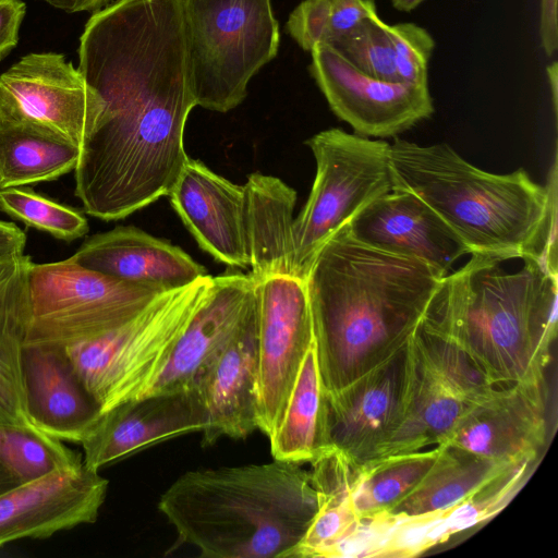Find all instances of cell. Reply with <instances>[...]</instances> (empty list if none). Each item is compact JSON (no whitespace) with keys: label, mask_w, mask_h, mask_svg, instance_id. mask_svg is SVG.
Listing matches in <instances>:
<instances>
[{"label":"cell","mask_w":558,"mask_h":558,"mask_svg":"<svg viewBox=\"0 0 558 558\" xmlns=\"http://www.w3.org/2000/svg\"><path fill=\"white\" fill-rule=\"evenodd\" d=\"M104 101L74 169L84 211L118 220L167 196L186 159L184 129L197 106L184 0H117L93 12L78 68Z\"/></svg>","instance_id":"6da1fadb"},{"label":"cell","mask_w":558,"mask_h":558,"mask_svg":"<svg viewBox=\"0 0 558 558\" xmlns=\"http://www.w3.org/2000/svg\"><path fill=\"white\" fill-rule=\"evenodd\" d=\"M442 277L425 263L361 243L347 223L337 230L305 279L324 391L404 345Z\"/></svg>","instance_id":"7a4b0ae2"},{"label":"cell","mask_w":558,"mask_h":558,"mask_svg":"<svg viewBox=\"0 0 558 558\" xmlns=\"http://www.w3.org/2000/svg\"><path fill=\"white\" fill-rule=\"evenodd\" d=\"M557 271L531 255L471 254L423 319L493 385L545 379L557 336Z\"/></svg>","instance_id":"3957f363"},{"label":"cell","mask_w":558,"mask_h":558,"mask_svg":"<svg viewBox=\"0 0 558 558\" xmlns=\"http://www.w3.org/2000/svg\"><path fill=\"white\" fill-rule=\"evenodd\" d=\"M392 190L417 195L470 254L531 255L557 270V162L547 185L524 169L496 174L476 168L446 143L390 144Z\"/></svg>","instance_id":"277c9868"},{"label":"cell","mask_w":558,"mask_h":558,"mask_svg":"<svg viewBox=\"0 0 558 558\" xmlns=\"http://www.w3.org/2000/svg\"><path fill=\"white\" fill-rule=\"evenodd\" d=\"M303 463L187 471L161 495L158 509L181 543L208 558H289L317 509Z\"/></svg>","instance_id":"5b68a950"},{"label":"cell","mask_w":558,"mask_h":558,"mask_svg":"<svg viewBox=\"0 0 558 558\" xmlns=\"http://www.w3.org/2000/svg\"><path fill=\"white\" fill-rule=\"evenodd\" d=\"M213 277L159 294L140 314L89 341L65 347L101 413L143 396L209 294Z\"/></svg>","instance_id":"8992f818"},{"label":"cell","mask_w":558,"mask_h":558,"mask_svg":"<svg viewBox=\"0 0 558 558\" xmlns=\"http://www.w3.org/2000/svg\"><path fill=\"white\" fill-rule=\"evenodd\" d=\"M184 15L196 104L228 112L277 57L280 32L271 0H184Z\"/></svg>","instance_id":"52a82bcc"},{"label":"cell","mask_w":558,"mask_h":558,"mask_svg":"<svg viewBox=\"0 0 558 558\" xmlns=\"http://www.w3.org/2000/svg\"><path fill=\"white\" fill-rule=\"evenodd\" d=\"M165 291L86 269L71 256L32 262L24 345L70 347L93 340L132 319Z\"/></svg>","instance_id":"ba28073f"},{"label":"cell","mask_w":558,"mask_h":558,"mask_svg":"<svg viewBox=\"0 0 558 558\" xmlns=\"http://www.w3.org/2000/svg\"><path fill=\"white\" fill-rule=\"evenodd\" d=\"M306 145L316 174L293 221V277L304 281L324 243L368 203L392 190L389 143L329 129Z\"/></svg>","instance_id":"9c48e42d"},{"label":"cell","mask_w":558,"mask_h":558,"mask_svg":"<svg viewBox=\"0 0 558 558\" xmlns=\"http://www.w3.org/2000/svg\"><path fill=\"white\" fill-rule=\"evenodd\" d=\"M414 379L407 414L377 458L439 445L490 384L447 337L423 318L410 337Z\"/></svg>","instance_id":"30bf717a"},{"label":"cell","mask_w":558,"mask_h":558,"mask_svg":"<svg viewBox=\"0 0 558 558\" xmlns=\"http://www.w3.org/2000/svg\"><path fill=\"white\" fill-rule=\"evenodd\" d=\"M414 379L410 343L331 392H323V449L359 466L378 457L409 409Z\"/></svg>","instance_id":"8fae6325"},{"label":"cell","mask_w":558,"mask_h":558,"mask_svg":"<svg viewBox=\"0 0 558 558\" xmlns=\"http://www.w3.org/2000/svg\"><path fill=\"white\" fill-rule=\"evenodd\" d=\"M104 101L78 69L57 52H31L0 75V125H27L80 150Z\"/></svg>","instance_id":"7c38bea8"},{"label":"cell","mask_w":558,"mask_h":558,"mask_svg":"<svg viewBox=\"0 0 558 558\" xmlns=\"http://www.w3.org/2000/svg\"><path fill=\"white\" fill-rule=\"evenodd\" d=\"M258 429L270 436L283 412L302 361L314 340L304 280H255Z\"/></svg>","instance_id":"4fadbf2b"},{"label":"cell","mask_w":558,"mask_h":558,"mask_svg":"<svg viewBox=\"0 0 558 558\" xmlns=\"http://www.w3.org/2000/svg\"><path fill=\"white\" fill-rule=\"evenodd\" d=\"M310 74L331 111L365 137H395L434 112L428 86L364 74L327 44L311 50Z\"/></svg>","instance_id":"5bb4252c"},{"label":"cell","mask_w":558,"mask_h":558,"mask_svg":"<svg viewBox=\"0 0 558 558\" xmlns=\"http://www.w3.org/2000/svg\"><path fill=\"white\" fill-rule=\"evenodd\" d=\"M545 379L496 385L439 444L510 464L536 462L547 442Z\"/></svg>","instance_id":"9a60e30c"},{"label":"cell","mask_w":558,"mask_h":558,"mask_svg":"<svg viewBox=\"0 0 558 558\" xmlns=\"http://www.w3.org/2000/svg\"><path fill=\"white\" fill-rule=\"evenodd\" d=\"M206 414L195 388L149 393L101 413L81 442L86 468H100L159 442L202 433Z\"/></svg>","instance_id":"2e32d148"},{"label":"cell","mask_w":558,"mask_h":558,"mask_svg":"<svg viewBox=\"0 0 558 558\" xmlns=\"http://www.w3.org/2000/svg\"><path fill=\"white\" fill-rule=\"evenodd\" d=\"M108 484L98 471L82 463L1 493L0 547L95 522Z\"/></svg>","instance_id":"e0dca14e"},{"label":"cell","mask_w":558,"mask_h":558,"mask_svg":"<svg viewBox=\"0 0 558 558\" xmlns=\"http://www.w3.org/2000/svg\"><path fill=\"white\" fill-rule=\"evenodd\" d=\"M351 235L363 244L425 263L440 275L468 247L417 195L391 190L363 207L348 223Z\"/></svg>","instance_id":"ac0fdd59"},{"label":"cell","mask_w":558,"mask_h":558,"mask_svg":"<svg viewBox=\"0 0 558 558\" xmlns=\"http://www.w3.org/2000/svg\"><path fill=\"white\" fill-rule=\"evenodd\" d=\"M254 290L251 272L213 277L209 294L144 395L193 388L238 333L253 305Z\"/></svg>","instance_id":"d6986e66"},{"label":"cell","mask_w":558,"mask_h":558,"mask_svg":"<svg viewBox=\"0 0 558 558\" xmlns=\"http://www.w3.org/2000/svg\"><path fill=\"white\" fill-rule=\"evenodd\" d=\"M167 196L202 250L228 266L248 268L243 185L189 157Z\"/></svg>","instance_id":"ffe728a7"},{"label":"cell","mask_w":558,"mask_h":558,"mask_svg":"<svg viewBox=\"0 0 558 558\" xmlns=\"http://www.w3.org/2000/svg\"><path fill=\"white\" fill-rule=\"evenodd\" d=\"M22 384L31 423L60 440L81 444L101 415L65 347L23 345Z\"/></svg>","instance_id":"44dd1931"},{"label":"cell","mask_w":558,"mask_h":558,"mask_svg":"<svg viewBox=\"0 0 558 558\" xmlns=\"http://www.w3.org/2000/svg\"><path fill=\"white\" fill-rule=\"evenodd\" d=\"M193 388L197 390L206 414L202 432L204 446L213 445L221 437L245 438L258 429L255 296L235 337Z\"/></svg>","instance_id":"7402d4cb"},{"label":"cell","mask_w":558,"mask_h":558,"mask_svg":"<svg viewBox=\"0 0 558 558\" xmlns=\"http://www.w3.org/2000/svg\"><path fill=\"white\" fill-rule=\"evenodd\" d=\"M80 266L135 284L172 290L208 275L181 247L134 226L96 233L71 256Z\"/></svg>","instance_id":"603a6c76"},{"label":"cell","mask_w":558,"mask_h":558,"mask_svg":"<svg viewBox=\"0 0 558 558\" xmlns=\"http://www.w3.org/2000/svg\"><path fill=\"white\" fill-rule=\"evenodd\" d=\"M244 186L248 268L255 280L293 277V211L296 192L279 178L251 173Z\"/></svg>","instance_id":"cb8c5ba5"},{"label":"cell","mask_w":558,"mask_h":558,"mask_svg":"<svg viewBox=\"0 0 558 558\" xmlns=\"http://www.w3.org/2000/svg\"><path fill=\"white\" fill-rule=\"evenodd\" d=\"M31 264L24 253L0 259V424H32L22 384Z\"/></svg>","instance_id":"d4e9b609"},{"label":"cell","mask_w":558,"mask_h":558,"mask_svg":"<svg viewBox=\"0 0 558 558\" xmlns=\"http://www.w3.org/2000/svg\"><path fill=\"white\" fill-rule=\"evenodd\" d=\"M437 446L439 453L428 472L410 494L389 509L391 512L414 515L446 508L523 464L492 460L453 446Z\"/></svg>","instance_id":"484cf974"},{"label":"cell","mask_w":558,"mask_h":558,"mask_svg":"<svg viewBox=\"0 0 558 558\" xmlns=\"http://www.w3.org/2000/svg\"><path fill=\"white\" fill-rule=\"evenodd\" d=\"M323 384L315 341L302 361L280 420L268 437L275 460L310 462L323 450Z\"/></svg>","instance_id":"4316f807"},{"label":"cell","mask_w":558,"mask_h":558,"mask_svg":"<svg viewBox=\"0 0 558 558\" xmlns=\"http://www.w3.org/2000/svg\"><path fill=\"white\" fill-rule=\"evenodd\" d=\"M81 150L27 125H0V189L57 180L75 169Z\"/></svg>","instance_id":"83f0119b"},{"label":"cell","mask_w":558,"mask_h":558,"mask_svg":"<svg viewBox=\"0 0 558 558\" xmlns=\"http://www.w3.org/2000/svg\"><path fill=\"white\" fill-rule=\"evenodd\" d=\"M438 453L439 447L435 446L383 456L359 465L351 484L357 517L391 509L416 487Z\"/></svg>","instance_id":"f1b7e54d"},{"label":"cell","mask_w":558,"mask_h":558,"mask_svg":"<svg viewBox=\"0 0 558 558\" xmlns=\"http://www.w3.org/2000/svg\"><path fill=\"white\" fill-rule=\"evenodd\" d=\"M0 460L21 484L83 463L81 454L33 424H0Z\"/></svg>","instance_id":"f546056e"},{"label":"cell","mask_w":558,"mask_h":558,"mask_svg":"<svg viewBox=\"0 0 558 558\" xmlns=\"http://www.w3.org/2000/svg\"><path fill=\"white\" fill-rule=\"evenodd\" d=\"M0 210L27 227L66 242L82 238L89 229L81 211L26 186L0 189Z\"/></svg>","instance_id":"4dcf8cb0"},{"label":"cell","mask_w":558,"mask_h":558,"mask_svg":"<svg viewBox=\"0 0 558 558\" xmlns=\"http://www.w3.org/2000/svg\"><path fill=\"white\" fill-rule=\"evenodd\" d=\"M385 24L376 10L330 46L364 74L381 81L400 82L393 46Z\"/></svg>","instance_id":"1f68e13d"},{"label":"cell","mask_w":558,"mask_h":558,"mask_svg":"<svg viewBox=\"0 0 558 558\" xmlns=\"http://www.w3.org/2000/svg\"><path fill=\"white\" fill-rule=\"evenodd\" d=\"M393 46L400 82L428 86V63L435 48L433 36L415 23L385 24Z\"/></svg>","instance_id":"d6a6232c"},{"label":"cell","mask_w":558,"mask_h":558,"mask_svg":"<svg viewBox=\"0 0 558 558\" xmlns=\"http://www.w3.org/2000/svg\"><path fill=\"white\" fill-rule=\"evenodd\" d=\"M286 29L304 50L328 44L330 29L329 0H303L289 14Z\"/></svg>","instance_id":"836d02e7"},{"label":"cell","mask_w":558,"mask_h":558,"mask_svg":"<svg viewBox=\"0 0 558 558\" xmlns=\"http://www.w3.org/2000/svg\"><path fill=\"white\" fill-rule=\"evenodd\" d=\"M330 29L327 45H332L376 11L375 0H329Z\"/></svg>","instance_id":"e575fe53"},{"label":"cell","mask_w":558,"mask_h":558,"mask_svg":"<svg viewBox=\"0 0 558 558\" xmlns=\"http://www.w3.org/2000/svg\"><path fill=\"white\" fill-rule=\"evenodd\" d=\"M25 14L23 0H0V61L17 46Z\"/></svg>","instance_id":"d590c367"},{"label":"cell","mask_w":558,"mask_h":558,"mask_svg":"<svg viewBox=\"0 0 558 558\" xmlns=\"http://www.w3.org/2000/svg\"><path fill=\"white\" fill-rule=\"evenodd\" d=\"M558 0H541L539 39L547 57L558 49Z\"/></svg>","instance_id":"8d00e7d4"},{"label":"cell","mask_w":558,"mask_h":558,"mask_svg":"<svg viewBox=\"0 0 558 558\" xmlns=\"http://www.w3.org/2000/svg\"><path fill=\"white\" fill-rule=\"evenodd\" d=\"M26 234L16 225L0 220V259L24 253Z\"/></svg>","instance_id":"74e56055"},{"label":"cell","mask_w":558,"mask_h":558,"mask_svg":"<svg viewBox=\"0 0 558 558\" xmlns=\"http://www.w3.org/2000/svg\"><path fill=\"white\" fill-rule=\"evenodd\" d=\"M49 5L66 13L90 11L96 12L110 2V0H43Z\"/></svg>","instance_id":"f35d334b"},{"label":"cell","mask_w":558,"mask_h":558,"mask_svg":"<svg viewBox=\"0 0 558 558\" xmlns=\"http://www.w3.org/2000/svg\"><path fill=\"white\" fill-rule=\"evenodd\" d=\"M546 73L548 77V83L551 92L554 110L557 113V105H558V63L554 61L549 65L546 66Z\"/></svg>","instance_id":"ab89813d"},{"label":"cell","mask_w":558,"mask_h":558,"mask_svg":"<svg viewBox=\"0 0 558 558\" xmlns=\"http://www.w3.org/2000/svg\"><path fill=\"white\" fill-rule=\"evenodd\" d=\"M20 484L19 478L0 460V494Z\"/></svg>","instance_id":"60d3db41"},{"label":"cell","mask_w":558,"mask_h":558,"mask_svg":"<svg viewBox=\"0 0 558 558\" xmlns=\"http://www.w3.org/2000/svg\"><path fill=\"white\" fill-rule=\"evenodd\" d=\"M424 0H391L392 7L401 12H410L417 8Z\"/></svg>","instance_id":"b9f144b4"}]
</instances>
